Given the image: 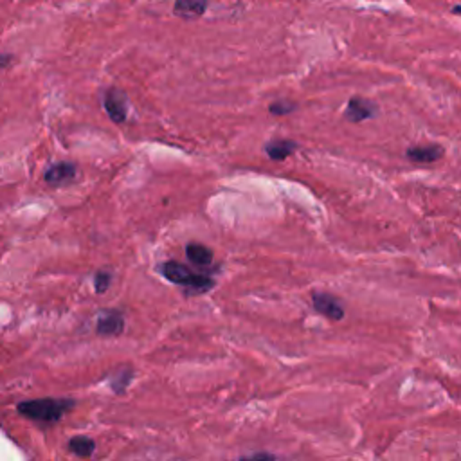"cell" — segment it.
<instances>
[{"label":"cell","instance_id":"cell-1","mask_svg":"<svg viewBox=\"0 0 461 461\" xmlns=\"http://www.w3.org/2000/svg\"><path fill=\"white\" fill-rule=\"evenodd\" d=\"M74 407V400L62 399H40L27 400L18 406V413L27 418L38 420V422H58L65 413Z\"/></svg>","mask_w":461,"mask_h":461},{"label":"cell","instance_id":"cell-2","mask_svg":"<svg viewBox=\"0 0 461 461\" xmlns=\"http://www.w3.org/2000/svg\"><path fill=\"white\" fill-rule=\"evenodd\" d=\"M163 276L166 280H170L175 285L188 287V289L195 290V292H206L213 287V280L207 276H202V274L193 273L191 268H188L186 265L177 263V261H168V263L163 265Z\"/></svg>","mask_w":461,"mask_h":461},{"label":"cell","instance_id":"cell-3","mask_svg":"<svg viewBox=\"0 0 461 461\" xmlns=\"http://www.w3.org/2000/svg\"><path fill=\"white\" fill-rule=\"evenodd\" d=\"M312 301H314V308L321 315L328 319H333V321H340L344 317V308L339 303V299L333 298L331 294L317 292L312 296Z\"/></svg>","mask_w":461,"mask_h":461},{"label":"cell","instance_id":"cell-4","mask_svg":"<svg viewBox=\"0 0 461 461\" xmlns=\"http://www.w3.org/2000/svg\"><path fill=\"white\" fill-rule=\"evenodd\" d=\"M105 110L113 123L126 119V96L119 88H110L105 94Z\"/></svg>","mask_w":461,"mask_h":461},{"label":"cell","instance_id":"cell-5","mask_svg":"<svg viewBox=\"0 0 461 461\" xmlns=\"http://www.w3.org/2000/svg\"><path fill=\"white\" fill-rule=\"evenodd\" d=\"M375 112H377L375 103H371L369 99H364V97H352L348 103V109H346V119L352 123H361L369 118H373Z\"/></svg>","mask_w":461,"mask_h":461},{"label":"cell","instance_id":"cell-6","mask_svg":"<svg viewBox=\"0 0 461 461\" xmlns=\"http://www.w3.org/2000/svg\"><path fill=\"white\" fill-rule=\"evenodd\" d=\"M125 330V317L119 312H103L97 319V333L101 336H119Z\"/></svg>","mask_w":461,"mask_h":461},{"label":"cell","instance_id":"cell-7","mask_svg":"<svg viewBox=\"0 0 461 461\" xmlns=\"http://www.w3.org/2000/svg\"><path fill=\"white\" fill-rule=\"evenodd\" d=\"M207 9V0H175L173 13L184 20H195L202 17Z\"/></svg>","mask_w":461,"mask_h":461},{"label":"cell","instance_id":"cell-8","mask_svg":"<svg viewBox=\"0 0 461 461\" xmlns=\"http://www.w3.org/2000/svg\"><path fill=\"white\" fill-rule=\"evenodd\" d=\"M76 177V166L72 163H58L50 166L46 173V182L50 186H62Z\"/></svg>","mask_w":461,"mask_h":461},{"label":"cell","instance_id":"cell-9","mask_svg":"<svg viewBox=\"0 0 461 461\" xmlns=\"http://www.w3.org/2000/svg\"><path fill=\"white\" fill-rule=\"evenodd\" d=\"M407 157L415 163H434L443 157V148L438 144L432 146H413L407 150Z\"/></svg>","mask_w":461,"mask_h":461},{"label":"cell","instance_id":"cell-10","mask_svg":"<svg viewBox=\"0 0 461 461\" xmlns=\"http://www.w3.org/2000/svg\"><path fill=\"white\" fill-rule=\"evenodd\" d=\"M296 148H298V144L294 143V141L276 139V141H270V143L265 146V151H267V156L273 160H283L289 156H292Z\"/></svg>","mask_w":461,"mask_h":461},{"label":"cell","instance_id":"cell-11","mask_svg":"<svg viewBox=\"0 0 461 461\" xmlns=\"http://www.w3.org/2000/svg\"><path fill=\"white\" fill-rule=\"evenodd\" d=\"M186 254L191 260V263L200 265V267H207L213 261V251L207 249L206 245H202V243H189L188 249H186Z\"/></svg>","mask_w":461,"mask_h":461},{"label":"cell","instance_id":"cell-12","mask_svg":"<svg viewBox=\"0 0 461 461\" xmlns=\"http://www.w3.org/2000/svg\"><path fill=\"white\" fill-rule=\"evenodd\" d=\"M69 449H71L76 456L88 457L92 456V453L96 450V443L87 436H76L69 441Z\"/></svg>","mask_w":461,"mask_h":461},{"label":"cell","instance_id":"cell-13","mask_svg":"<svg viewBox=\"0 0 461 461\" xmlns=\"http://www.w3.org/2000/svg\"><path fill=\"white\" fill-rule=\"evenodd\" d=\"M294 109H296L294 103H289V101H276V103L270 105V113H274V116H287V113L292 112Z\"/></svg>","mask_w":461,"mask_h":461},{"label":"cell","instance_id":"cell-14","mask_svg":"<svg viewBox=\"0 0 461 461\" xmlns=\"http://www.w3.org/2000/svg\"><path fill=\"white\" fill-rule=\"evenodd\" d=\"M110 281H112V274L105 273V270H101V273L96 274V280H94V285H96V290L99 294L105 292L109 289Z\"/></svg>","mask_w":461,"mask_h":461},{"label":"cell","instance_id":"cell-15","mask_svg":"<svg viewBox=\"0 0 461 461\" xmlns=\"http://www.w3.org/2000/svg\"><path fill=\"white\" fill-rule=\"evenodd\" d=\"M9 62H11V56L0 55V67H6V63H9Z\"/></svg>","mask_w":461,"mask_h":461},{"label":"cell","instance_id":"cell-16","mask_svg":"<svg viewBox=\"0 0 461 461\" xmlns=\"http://www.w3.org/2000/svg\"><path fill=\"white\" fill-rule=\"evenodd\" d=\"M249 457H268V460H270V457H274V456H270V454H252V456H249Z\"/></svg>","mask_w":461,"mask_h":461},{"label":"cell","instance_id":"cell-17","mask_svg":"<svg viewBox=\"0 0 461 461\" xmlns=\"http://www.w3.org/2000/svg\"><path fill=\"white\" fill-rule=\"evenodd\" d=\"M454 13H457V15H461V6H456V8H454Z\"/></svg>","mask_w":461,"mask_h":461}]
</instances>
